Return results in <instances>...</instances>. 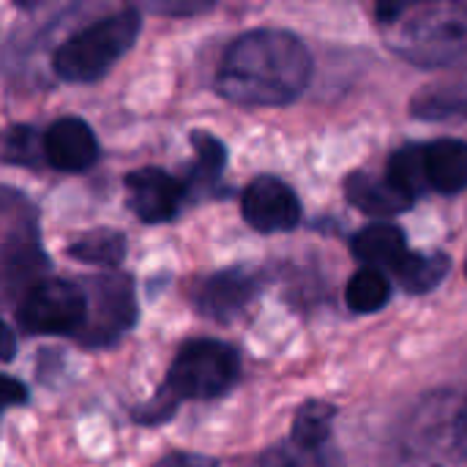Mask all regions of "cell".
<instances>
[{
  "label": "cell",
  "instance_id": "7a4b0ae2",
  "mask_svg": "<svg viewBox=\"0 0 467 467\" xmlns=\"http://www.w3.org/2000/svg\"><path fill=\"white\" fill-rule=\"evenodd\" d=\"M378 22L389 47L416 66H467L465 3H380Z\"/></svg>",
  "mask_w": 467,
  "mask_h": 467
},
{
  "label": "cell",
  "instance_id": "8fae6325",
  "mask_svg": "<svg viewBox=\"0 0 467 467\" xmlns=\"http://www.w3.org/2000/svg\"><path fill=\"white\" fill-rule=\"evenodd\" d=\"M44 159L57 172H82L99 159V140L82 118H57L44 131Z\"/></svg>",
  "mask_w": 467,
  "mask_h": 467
},
{
  "label": "cell",
  "instance_id": "cb8c5ba5",
  "mask_svg": "<svg viewBox=\"0 0 467 467\" xmlns=\"http://www.w3.org/2000/svg\"><path fill=\"white\" fill-rule=\"evenodd\" d=\"M153 467H219V460L194 454V451H175V454H167L164 460H159Z\"/></svg>",
  "mask_w": 467,
  "mask_h": 467
},
{
  "label": "cell",
  "instance_id": "f1b7e54d",
  "mask_svg": "<svg viewBox=\"0 0 467 467\" xmlns=\"http://www.w3.org/2000/svg\"><path fill=\"white\" fill-rule=\"evenodd\" d=\"M465 274H467V263H465Z\"/></svg>",
  "mask_w": 467,
  "mask_h": 467
},
{
  "label": "cell",
  "instance_id": "d6986e66",
  "mask_svg": "<svg viewBox=\"0 0 467 467\" xmlns=\"http://www.w3.org/2000/svg\"><path fill=\"white\" fill-rule=\"evenodd\" d=\"M391 298V282L383 271L378 268H361L350 276L348 290H345V301L353 312L369 315L378 312L389 304Z\"/></svg>",
  "mask_w": 467,
  "mask_h": 467
},
{
  "label": "cell",
  "instance_id": "277c9868",
  "mask_svg": "<svg viewBox=\"0 0 467 467\" xmlns=\"http://www.w3.org/2000/svg\"><path fill=\"white\" fill-rule=\"evenodd\" d=\"M137 36H140V11L120 8L77 30L71 38H66L55 49L52 68L60 79L74 85L96 82L134 47Z\"/></svg>",
  "mask_w": 467,
  "mask_h": 467
},
{
  "label": "cell",
  "instance_id": "2e32d148",
  "mask_svg": "<svg viewBox=\"0 0 467 467\" xmlns=\"http://www.w3.org/2000/svg\"><path fill=\"white\" fill-rule=\"evenodd\" d=\"M334 424V408L323 400H309L298 408L293 419L290 441L306 451H326Z\"/></svg>",
  "mask_w": 467,
  "mask_h": 467
},
{
  "label": "cell",
  "instance_id": "4316f807",
  "mask_svg": "<svg viewBox=\"0 0 467 467\" xmlns=\"http://www.w3.org/2000/svg\"><path fill=\"white\" fill-rule=\"evenodd\" d=\"M454 443H457V451L467 457V397L465 402L460 405L457 410V421H454Z\"/></svg>",
  "mask_w": 467,
  "mask_h": 467
},
{
  "label": "cell",
  "instance_id": "83f0119b",
  "mask_svg": "<svg viewBox=\"0 0 467 467\" xmlns=\"http://www.w3.org/2000/svg\"><path fill=\"white\" fill-rule=\"evenodd\" d=\"M14 331L11 328H3V361H11L14 358Z\"/></svg>",
  "mask_w": 467,
  "mask_h": 467
},
{
  "label": "cell",
  "instance_id": "52a82bcc",
  "mask_svg": "<svg viewBox=\"0 0 467 467\" xmlns=\"http://www.w3.org/2000/svg\"><path fill=\"white\" fill-rule=\"evenodd\" d=\"M49 268L47 254L38 246L36 233V216L33 208L27 211V200L22 197L19 213L14 216L11 208L3 205V282L5 290L14 293L16 287L30 293L36 285H41L44 271Z\"/></svg>",
  "mask_w": 467,
  "mask_h": 467
},
{
  "label": "cell",
  "instance_id": "7c38bea8",
  "mask_svg": "<svg viewBox=\"0 0 467 467\" xmlns=\"http://www.w3.org/2000/svg\"><path fill=\"white\" fill-rule=\"evenodd\" d=\"M345 194L350 205H356L367 216H397L413 205L408 194H402L389 175H369V172H353L345 181Z\"/></svg>",
  "mask_w": 467,
  "mask_h": 467
},
{
  "label": "cell",
  "instance_id": "5b68a950",
  "mask_svg": "<svg viewBox=\"0 0 467 467\" xmlns=\"http://www.w3.org/2000/svg\"><path fill=\"white\" fill-rule=\"evenodd\" d=\"M88 320V293L71 282H41L19 298L16 323L25 334H79Z\"/></svg>",
  "mask_w": 467,
  "mask_h": 467
},
{
  "label": "cell",
  "instance_id": "9c48e42d",
  "mask_svg": "<svg viewBox=\"0 0 467 467\" xmlns=\"http://www.w3.org/2000/svg\"><path fill=\"white\" fill-rule=\"evenodd\" d=\"M126 192H129V208L137 219L148 224L170 222L186 197V181H178L167 175L164 170L145 167L126 175Z\"/></svg>",
  "mask_w": 467,
  "mask_h": 467
},
{
  "label": "cell",
  "instance_id": "44dd1931",
  "mask_svg": "<svg viewBox=\"0 0 467 467\" xmlns=\"http://www.w3.org/2000/svg\"><path fill=\"white\" fill-rule=\"evenodd\" d=\"M192 145L197 150V161H194V167H192V172L186 178V189H194V186L200 189V186L213 183L219 178V172L224 167V145L208 131H194Z\"/></svg>",
  "mask_w": 467,
  "mask_h": 467
},
{
  "label": "cell",
  "instance_id": "5bb4252c",
  "mask_svg": "<svg viewBox=\"0 0 467 467\" xmlns=\"http://www.w3.org/2000/svg\"><path fill=\"white\" fill-rule=\"evenodd\" d=\"M424 164L430 189L441 194H457L467 189V142L438 140L424 145Z\"/></svg>",
  "mask_w": 467,
  "mask_h": 467
},
{
  "label": "cell",
  "instance_id": "7402d4cb",
  "mask_svg": "<svg viewBox=\"0 0 467 467\" xmlns=\"http://www.w3.org/2000/svg\"><path fill=\"white\" fill-rule=\"evenodd\" d=\"M249 467H328V457L326 451H306L296 446L293 441H287V443L268 449Z\"/></svg>",
  "mask_w": 467,
  "mask_h": 467
},
{
  "label": "cell",
  "instance_id": "6da1fadb",
  "mask_svg": "<svg viewBox=\"0 0 467 467\" xmlns=\"http://www.w3.org/2000/svg\"><path fill=\"white\" fill-rule=\"evenodd\" d=\"M312 55L306 44L279 27L238 36L216 71V90L241 107H285L309 85Z\"/></svg>",
  "mask_w": 467,
  "mask_h": 467
},
{
  "label": "cell",
  "instance_id": "9a60e30c",
  "mask_svg": "<svg viewBox=\"0 0 467 467\" xmlns=\"http://www.w3.org/2000/svg\"><path fill=\"white\" fill-rule=\"evenodd\" d=\"M449 268L451 260L441 252H410L400 263L394 276L408 293H430L446 279Z\"/></svg>",
  "mask_w": 467,
  "mask_h": 467
},
{
  "label": "cell",
  "instance_id": "4fadbf2b",
  "mask_svg": "<svg viewBox=\"0 0 467 467\" xmlns=\"http://www.w3.org/2000/svg\"><path fill=\"white\" fill-rule=\"evenodd\" d=\"M353 254L367 263V268H389L391 274L400 268V263L410 254L405 244V233L391 222H375L356 233L353 238Z\"/></svg>",
  "mask_w": 467,
  "mask_h": 467
},
{
  "label": "cell",
  "instance_id": "ffe728a7",
  "mask_svg": "<svg viewBox=\"0 0 467 467\" xmlns=\"http://www.w3.org/2000/svg\"><path fill=\"white\" fill-rule=\"evenodd\" d=\"M467 107V90L462 85H430L419 99H413V115L424 120H438L457 115Z\"/></svg>",
  "mask_w": 467,
  "mask_h": 467
},
{
  "label": "cell",
  "instance_id": "603a6c76",
  "mask_svg": "<svg viewBox=\"0 0 467 467\" xmlns=\"http://www.w3.org/2000/svg\"><path fill=\"white\" fill-rule=\"evenodd\" d=\"M44 156V137L38 140L30 126H14L5 131L3 159L11 164H36V159Z\"/></svg>",
  "mask_w": 467,
  "mask_h": 467
},
{
  "label": "cell",
  "instance_id": "30bf717a",
  "mask_svg": "<svg viewBox=\"0 0 467 467\" xmlns=\"http://www.w3.org/2000/svg\"><path fill=\"white\" fill-rule=\"evenodd\" d=\"M260 279L249 268H224L205 282L197 285L194 290V309L211 320H233L238 317L257 296Z\"/></svg>",
  "mask_w": 467,
  "mask_h": 467
},
{
  "label": "cell",
  "instance_id": "8992f818",
  "mask_svg": "<svg viewBox=\"0 0 467 467\" xmlns=\"http://www.w3.org/2000/svg\"><path fill=\"white\" fill-rule=\"evenodd\" d=\"M88 320L77 339L88 348H104L118 342L137 320L134 285L126 274H104L88 282Z\"/></svg>",
  "mask_w": 467,
  "mask_h": 467
},
{
  "label": "cell",
  "instance_id": "e0dca14e",
  "mask_svg": "<svg viewBox=\"0 0 467 467\" xmlns=\"http://www.w3.org/2000/svg\"><path fill=\"white\" fill-rule=\"evenodd\" d=\"M68 257H74L79 263H90V265L115 268L126 257V238H123V233L109 230V227L90 230L88 235L77 238L68 246Z\"/></svg>",
  "mask_w": 467,
  "mask_h": 467
},
{
  "label": "cell",
  "instance_id": "d4e9b609",
  "mask_svg": "<svg viewBox=\"0 0 467 467\" xmlns=\"http://www.w3.org/2000/svg\"><path fill=\"white\" fill-rule=\"evenodd\" d=\"M148 8L156 11V14H164V16H186V14L211 11L213 3H150Z\"/></svg>",
  "mask_w": 467,
  "mask_h": 467
},
{
  "label": "cell",
  "instance_id": "ac0fdd59",
  "mask_svg": "<svg viewBox=\"0 0 467 467\" xmlns=\"http://www.w3.org/2000/svg\"><path fill=\"white\" fill-rule=\"evenodd\" d=\"M386 175L410 200L430 192V178H427V164H424V145H405L402 150H397L391 156V161H389Z\"/></svg>",
  "mask_w": 467,
  "mask_h": 467
},
{
  "label": "cell",
  "instance_id": "484cf974",
  "mask_svg": "<svg viewBox=\"0 0 467 467\" xmlns=\"http://www.w3.org/2000/svg\"><path fill=\"white\" fill-rule=\"evenodd\" d=\"M3 405L5 408H11V405H22V402H27V391H25V386L19 383V380H14L11 375H3Z\"/></svg>",
  "mask_w": 467,
  "mask_h": 467
},
{
  "label": "cell",
  "instance_id": "3957f363",
  "mask_svg": "<svg viewBox=\"0 0 467 467\" xmlns=\"http://www.w3.org/2000/svg\"><path fill=\"white\" fill-rule=\"evenodd\" d=\"M241 378L238 353L219 339H192L186 342L170 364L167 380L148 408L137 413L140 421L156 424L172 416V410L186 400H213L227 394Z\"/></svg>",
  "mask_w": 467,
  "mask_h": 467
},
{
  "label": "cell",
  "instance_id": "ba28073f",
  "mask_svg": "<svg viewBox=\"0 0 467 467\" xmlns=\"http://www.w3.org/2000/svg\"><path fill=\"white\" fill-rule=\"evenodd\" d=\"M241 211L244 219L260 233H285L301 222V200L274 175H260L244 189Z\"/></svg>",
  "mask_w": 467,
  "mask_h": 467
}]
</instances>
